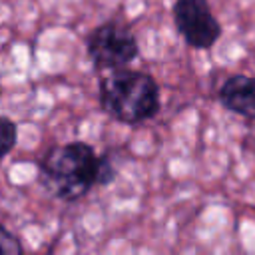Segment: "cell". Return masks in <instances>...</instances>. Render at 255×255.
Returning a JSON list of instances; mask_svg holds the SVG:
<instances>
[{
	"label": "cell",
	"mask_w": 255,
	"mask_h": 255,
	"mask_svg": "<svg viewBox=\"0 0 255 255\" xmlns=\"http://www.w3.org/2000/svg\"><path fill=\"white\" fill-rule=\"evenodd\" d=\"M18 139V128L10 118L0 116V159L12 151Z\"/></svg>",
	"instance_id": "8992f818"
},
{
	"label": "cell",
	"mask_w": 255,
	"mask_h": 255,
	"mask_svg": "<svg viewBox=\"0 0 255 255\" xmlns=\"http://www.w3.org/2000/svg\"><path fill=\"white\" fill-rule=\"evenodd\" d=\"M86 52L92 66L100 72L129 68L139 56V44L131 28L122 20H106L86 38Z\"/></svg>",
	"instance_id": "3957f363"
},
{
	"label": "cell",
	"mask_w": 255,
	"mask_h": 255,
	"mask_svg": "<svg viewBox=\"0 0 255 255\" xmlns=\"http://www.w3.org/2000/svg\"><path fill=\"white\" fill-rule=\"evenodd\" d=\"M171 18L177 34L193 50L213 48L223 34L209 0H173Z\"/></svg>",
	"instance_id": "277c9868"
},
{
	"label": "cell",
	"mask_w": 255,
	"mask_h": 255,
	"mask_svg": "<svg viewBox=\"0 0 255 255\" xmlns=\"http://www.w3.org/2000/svg\"><path fill=\"white\" fill-rule=\"evenodd\" d=\"M0 255H24L20 239L0 223Z\"/></svg>",
	"instance_id": "52a82bcc"
},
{
	"label": "cell",
	"mask_w": 255,
	"mask_h": 255,
	"mask_svg": "<svg viewBox=\"0 0 255 255\" xmlns=\"http://www.w3.org/2000/svg\"><path fill=\"white\" fill-rule=\"evenodd\" d=\"M42 187L66 203L80 201L94 187H106L116 179L114 159L86 141L52 145L38 163Z\"/></svg>",
	"instance_id": "6da1fadb"
},
{
	"label": "cell",
	"mask_w": 255,
	"mask_h": 255,
	"mask_svg": "<svg viewBox=\"0 0 255 255\" xmlns=\"http://www.w3.org/2000/svg\"><path fill=\"white\" fill-rule=\"evenodd\" d=\"M217 100L227 112L255 120V76L231 74L219 86Z\"/></svg>",
	"instance_id": "5b68a950"
},
{
	"label": "cell",
	"mask_w": 255,
	"mask_h": 255,
	"mask_svg": "<svg viewBox=\"0 0 255 255\" xmlns=\"http://www.w3.org/2000/svg\"><path fill=\"white\" fill-rule=\"evenodd\" d=\"M98 102L102 112L118 124L139 126L153 120L161 110L155 78L143 70L120 68L100 78Z\"/></svg>",
	"instance_id": "7a4b0ae2"
}]
</instances>
